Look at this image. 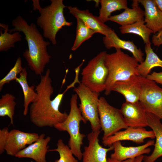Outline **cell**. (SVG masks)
<instances>
[{"instance_id": "obj_1", "label": "cell", "mask_w": 162, "mask_h": 162, "mask_svg": "<svg viewBox=\"0 0 162 162\" xmlns=\"http://www.w3.org/2000/svg\"><path fill=\"white\" fill-rule=\"evenodd\" d=\"M50 70L48 69L45 74L40 76L39 83L35 86L37 96L30 104L29 117L31 122L39 128L54 127L64 121L68 114L59 110V107L64 93L58 94L52 100L51 96L54 92Z\"/></svg>"}, {"instance_id": "obj_2", "label": "cell", "mask_w": 162, "mask_h": 162, "mask_svg": "<svg viewBox=\"0 0 162 162\" xmlns=\"http://www.w3.org/2000/svg\"><path fill=\"white\" fill-rule=\"evenodd\" d=\"M12 24L14 28L9 30L10 33L22 32L25 36L28 49L25 50L23 56L28 66L36 75L41 76L51 58L47 50L50 42L44 40L35 24H29L21 16L13 20Z\"/></svg>"}, {"instance_id": "obj_3", "label": "cell", "mask_w": 162, "mask_h": 162, "mask_svg": "<svg viewBox=\"0 0 162 162\" xmlns=\"http://www.w3.org/2000/svg\"><path fill=\"white\" fill-rule=\"evenodd\" d=\"M51 4L42 8L39 1L33 0V10H38L40 16L37 18V25L43 30V35L53 45L57 44L56 39L58 32L65 26H70L72 22L67 21L64 14L67 8L62 0H51Z\"/></svg>"}, {"instance_id": "obj_4", "label": "cell", "mask_w": 162, "mask_h": 162, "mask_svg": "<svg viewBox=\"0 0 162 162\" xmlns=\"http://www.w3.org/2000/svg\"><path fill=\"white\" fill-rule=\"evenodd\" d=\"M104 61L109 71L104 91L106 96L110 94L116 82L126 80L133 75L140 76L137 70L138 61L120 49H116L114 53H106Z\"/></svg>"}, {"instance_id": "obj_5", "label": "cell", "mask_w": 162, "mask_h": 162, "mask_svg": "<svg viewBox=\"0 0 162 162\" xmlns=\"http://www.w3.org/2000/svg\"><path fill=\"white\" fill-rule=\"evenodd\" d=\"M78 96L76 94L72 95L70 101V109L66 119L58 123L54 127L60 131H67L70 136L68 146L73 154L79 160L82 159L81 147L86 136L80 131V124L81 121L85 124L87 122L83 117L77 104Z\"/></svg>"}, {"instance_id": "obj_6", "label": "cell", "mask_w": 162, "mask_h": 162, "mask_svg": "<svg viewBox=\"0 0 162 162\" xmlns=\"http://www.w3.org/2000/svg\"><path fill=\"white\" fill-rule=\"evenodd\" d=\"M106 53L100 52L89 61L81 73V82L93 92L100 93L105 90L109 74L104 61Z\"/></svg>"}, {"instance_id": "obj_7", "label": "cell", "mask_w": 162, "mask_h": 162, "mask_svg": "<svg viewBox=\"0 0 162 162\" xmlns=\"http://www.w3.org/2000/svg\"><path fill=\"white\" fill-rule=\"evenodd\" d=\"M73 91L80 100L79 109L83 117L90 123L92 131L101 129L98 113L100 93L93 92L81 82Z\"/></svg>"}, {"instance_id": "obj_8", "label": "cell", "mask_w": 162, "mask_h": 162, "mask_svg": "<svg viewBox=\"0 0 162 162\" xmlns=\"http://www.w3.org/2000/svg\"><path fill=\"white\" fill-rule=\"evenodd\" d=\"M98 110L101 130L104 132L102 140L128 127L120 110L110 104L103 97L99 98Z\"/></svg>"}, {"instance_id": "obj_9", "label": "cell", "mask_w": 162, "mask_h": 162, "mask_svg": "<svg viewBox=\"0 0 162 162\" xmlns=\"http://www.w3.org/2000/svg\"><path fill=\"white\" fill-rule=\"evenodd\" d=\"M138 77L141 88L139 101L146 112L162 119V88L154 81L141 76Z\"/></svg>"}, {"instance_id": "obj_10", "label": "cell", "mask_w": 162, "mask_h": 162, "mask_svg": "<svg viewBox=\"0 0 162 162\" xmlns=\"http://www.w3.org/2000/svg\"><path fill=\"white\" fill-rule=\"evenodd\" d=\"M100 131H92L87 135L88 145L84 147L82 152V162H108L107 153L113 150L112 145L108 148L103 147L99 143Z\"/></svg>"}, {"instance_id": "obj_11", "label": "cell", "mask_w": 162, "mask_h": 162, "mask_svg": "<svg viewBox=\"0 0 162 162\" xmlns=\"http://www.w3.org/2000/svg\"><path fill=\"white\" fill-rule=\"evenodd\" d=\"M154 139L155 135L152 130H147L144 128H134L128 127L124 130L119 131L114 134L102 140L105 146L109 147L115 142L123 140H129L137 144L144 142L145 139Z\"/></svg>"}, {"instance_id": "obj_12", "label": "cell", "mask_w": 162, "mask_h": 162, "mask_svg": "<svg viewBox=\"0 0 162 162\" xmlns=\"http://www.w3.org/2000/svg\"><path fill=\"white\" fill-rule=\"evenodd\" d=\"M39 135L35 133H27L14 129L9 131L5 147L8 155L15 156L20 151L35 142Z\"/></svg>"}, {"instance_id": "obj_13", "label": "cell", "mask_w": 162, "mask_h": 162, "mask_svg": "<svg viewBox=\"0 0 162 162\" xmlns=\"http://www.w3.org/2000/svg\"><path fill=\"white\" fill-rule=\"evenodd\" d=\"M120 110L128 127L144 128L148 126L146 112L139 101L134 103L125 101Z\"/></svg>"}, {"instance_id": "obj_14", "label": "cell", "mask_w": 162, "mask_h": 162, "mask_svg": "<svg viewBox=\"0 0 162 162\" xmlns=\"http://www.w3.org/2000/svg\"><path fill=\"white\" fill-rule=\"evenodd\" d=\"M51 139L50 136L45 137L44 134H41L35 142L20 151L15 157L31 158L36 162H47L46 156Z\"/></svg>"}, {"instance_id": "obj_15", "label": "cell", "mask_w": 162, "mask_h": 162, "mask_svg": "<svg viewBox=\"0 0 162 162\" xmlns=\"http://www.w3.org/2000/svg\"><path fill=\"white\" fill-rule=\"evenodd\" d=\"M154 140H149L142 145L136 146L125 147L123 146L120 141L116 142L112 145L114 152L110 158L119 161L135 158L144 154H148L151 149L148 147L154 145Z\"/></svg>"}, {"instance_id": "obj_16", "label": "cell", "mask_w": 162, "mask_h": 162, "mask_svg": "<svg viewBox=\"0 0 162 162\" xmlns=\"http://www.w3.org/2000/svg\"><path fill=\"white\" fill-rule=\"evenodd\" d=\"M70 13L76 18L81 20L88 27L104 36H106L113 30L101 22L98 16L94 15L88 9L81 10L76 7L67 6Z\"/></svg>"}, {"instance_id": "obj_17", "label": "cell", "mask_w": 162, "mask_h": 162, "mask_svg": "<svg viewBox=\"0 0 162 162\" xmlns=\"http://www.w3.org/2000/svg\"><path fill=\"white\" fill-rule=\"evenodd\" d=\"M138 76L133 75L126 80L116 82L112 87V91L122 94L126 102L134 103L139 101L141 88Z\"/></svg>"}, {"instance_id": "obj_18", "label": "cell", "mask_w": 162, "mask_h": 162, "mask_svg": "<svg viewBox=\"0 0 162 162\" xmlns=\"http://www.w3.org/2000/svg\"><path fill=\"white\" fill-rule=\"evenodd\" d=\"M148 126L154 132L156 142L154 149L149 156H144L143 162H154L162 156V123L161 119L156 115L151 113L146 112Z\"/></svg>"}, {"instance_id": "obj_19", "label": "cell", "mask_w": 162, "mask_h": 162, "mask_svg": "<svg viewBox=\"0 0 162 162\" xmlns=\"http://www.w3.org/2000/svg\"><path fill=\"white\" fill-rule=\"evenodd\" d=\"M144 8L145 25L153 33L162 30V11L157 7L154 0H138Z\"/></svg>"}, {"instance_id": "obj_20", "label": "cell", "mask_w": 162, "mask_h": 162, "mask_svg": "<svg viewBox=\"0 0 162 162\" xmlns=\"http://www.w3.org/2000/svg\"><path fill=\"white\" fill-rule=\"evenodd\" d=\"M103 43L108 49L112 48L122 49L130 52L134 57L140 63L144 61L143 57L144 54L140 48L138 49L133 41L121 39L114 30L109 35L103 38Z\"/></svg>"}, {"instance_id": "obj_21", "label": "cell", "mask_w": 162, "mask_h": 162, "mask_svg": "<svg viewBox=\"0 0 162 162\" xmlns=\"http://www.w3.org/2000/svg\"><path fill=\"white\" fill-rule=\"evenodd\" d=\"M132 6L131 8H128L119 14L111 16L109 17V20L122 26L144 20V11L139 6L138 1L133 0Z\"/></svg>"}, {"instance_id": "obj_22", "label": "cell", "mask_w": 162, "mask_h": 162, "mask_svg": "<svg viewBox=\"0 0 162 162\" xmlns=\"http://www.w3.org/2000/svg\"><path fill=\"white\" fill-rule=\"evenodd\" d=\"M145 49L146 59L139 64L137 70L140 76L146 78L152 68L157 67L162 68V60L153 51L151 43L146 44Z\"/></svg>"}, {"instance_id": "obj_23", "label": "cell", "mask_w": 162, "mask_h": 162, "mask_svg": "<svg viewBox=\"0 0 162 162\" xmlns=\"http://www.w3.org/2000/svg\"><path fill=\"white\" fill-rule=\"evenodd\" d=\"M20 76L17 77L15 81L21 86L24 95V107L23 114L26 116L28 112V106L35 99L37 93L34 91V86H29L27 80L28 73L26 68H23L22 71L20 74Z\"/></svg>"}, {"instance_id": "obj_24", "label": "cell", "mask_w": 162, "mask_h": 162, "mask_svg": "<svg viewBox=\"0 0 162 162\" xmlns=\"http://www.w3.org/2000/svg\"><path fill=\"white\" fill-rule=\"evenodd\" d=\"M99 2L101 4V8L98 17L104 23L109 21V18L112 12L128 8L126 0H100Z\"/></svg>"}, {"instance_id": "obj_25", "label": "cell", "mask_w": 162, "mask_h": 162, "mask_svg": "<svg viewBox=\"0 0 162 162\" xmlns=\"http://www.w3.org/2000/svg\"><path fill=\"white\" fill-rule=\"evenodd\" d=\"M0 26L4 30L3 32L0 30V51L6 52L15 47V43L21 40L22 36L19 32L10 33L7 24L0 23Z\"/></svg>"}, {"instance_id": "obj_26", "label": "cell", "mask_w": 162, "mask_h": 162, "mask_svg": "<svg viewBox=\"0 0 162 162\" xmlns=\"http://www.w3.org/2000/svg\"><path fill=\"white\" fill-rule=\"evenodd\" d=\"M144 20L137 22L133 24L119 27L122 34L132 33L140 36L146 44L150 43V36L153 32L145 24Z\"/></svg>"}, {"instance_id": "obj_27", "label": "cell", "mask_w": 162, "mask_h": 162, "mask_svg": "<svg viewBox=\"0 0 162 162\" xmlns=\"http://www.w3.org/2000/svg\"><path fill=\"white\" fill-rule=\"evenodd\" d=\"M15 99V97L9 93L2 95L0 99V116H8L10 119V124L13 125L16 105Z\"/></svg>"}, {"instance_id": "obj_28", "label": "cell", "mask_w": 162, "mask_h": 162, "mask_svg": "<svg viewBox=\"0 0 162 162\" xmlns=\"http://www.w3.org/2000/svg\"><path fill=\"white\" fill-rule=\"evenodd\" d=\"M77 26L76 36L71 49L76 50L85 41L90 38L95 32L88 27L79 18H76Z\"/></svg>"}, {"instance_id": "obj_29", "label": "cell", "mask_w": 162, "mask_h": 162, "mask_svg": "<svg viewBox=\"0 0 162 162\" xmlns=\"http://www.w3.org/2000/svg\"><path fill=\"white\" fill-rule=\"evenodd\" d=\"M56 145L57 147L56 148L48 150L58 153L59 158L55 162H78L68 145H65L62 140H58Z\"/></svg>"}, {"instance_id": "obj_30", "label": "cell", "mask_w": 162, "mask_h": 162, "mask_svg": "<svg viewBox=\"0 0 162 162\" xmlns=\"http://www.w3.org/2000/svg\"><path fill=\"white\" fill-rule=\"evenodd\" d=\"M23 68L21 59L19 57L17 59L13 67L6 75L0 80V91H2L5 84L9 83L13 80H15L17 77V75L21 72Z\"/></svg>"}, {"instance_id": "obj_31", "label": "cell", "mask_w": 162, "mask_h": 162, "mask_svg": "<svg viewBox=\"0 0 162 162\" xmlns=\"http://www.w3.org/2000/svg\"><path fill=\"white\" fill-rule=\"evenodd\" d=\"M8 128L5 127L0 130V154L5 151V147L9 132Z\"/></svg>"}, {"instance_id": "obj_32", "label": "cell", "mask_w": 162, "mask_h": 162, "mask_svg": "<svg viewBox=\"0 0 162 162\" xmlns=\"http://www.w3.org/2000/svg\"><path fill=\"white\" fill-rule=\"evenodd\" d=\"M146 78L162 85V71L160 72H154L148 75Z\"/></svg>"}, {"instance_id": "obj_33", "label": "cell", "mask_w": 162, "mask_h": 162, "mask_svg": "<svg viewBox=\"0 0 162 162\" xmlns=\"http://www.w3.org/2000/svg\"><path fill=\"white\" fill-rule=\"evenodd\" d=\"M152 42L154 46L158 47L162 44V30L158 32L156 34L153 35Z\"/></svg>"}, {"instance_id": "obj_34", "label": "cell", "mask_w": 162, "mask_h": 162, "mask_svg": "<svg viewBox=\"0 0 162 162\" xmlns=\"http://www.w3.org/2000/svg\"><path fill=\"white\" fill-rule=\"evenodd\" d=\"M108 162H136V158L128 159L123 161H119L110 158H107Z\"/></svg>"}, {"instance_id": "obj_35", "label": "cell", "mask_w": 162, "mask_h": 162, "mask_svg": "<svg viewBox=\"0 0 162 162\" xmlns=\"http://www.w3.org/2000/svg\"><path fill=\"white\" fill-rule=\"evenodd\" d=\"M157 7L162 11V0H154Z\"/></svg>"}, {"instance_id": "obj_36", "label": "cell", "mask_w": 162, "mask_h": 162, "mask_svg": "<svg viewBox=\"0 0 162 162\" xmlns=\"http://www.w3.org/2000/svg\"><path fill=\"white\" fill-rule=\"evenodd\" d=\"M144 156L143 155L137 157L136 158V162H142Z\"/></svg>"}]
</instances>
